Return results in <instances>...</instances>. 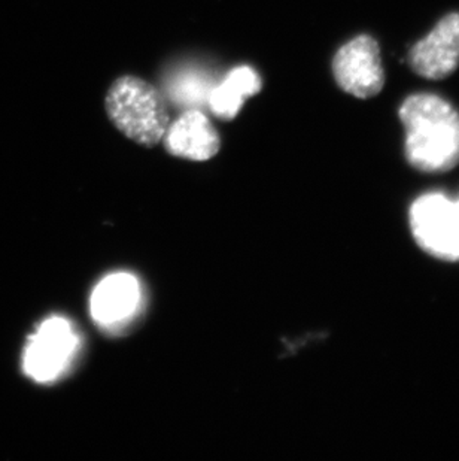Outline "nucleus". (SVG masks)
Instances as JSON below:
<instances>
[{
    "label": "nucleus",
    "mask_w": 459,
    "mask_h": 461,
    "mask_svg": "<svg viewBox=\"0 0 459 461\" xmlns=\"http://www.w3.org/2000/svg\"><path fill=\"white\" fill-rule=\"evenodd\" d=\"M413 238L429 256L459 261L458 215L455 199L443 193L418 197L409 212Z\"/></svg>",
    "instance_id": "obj_3"
},
{
    "label": "nucleus",
    "mask_w": 459,
    "mask_h": 461,
    "mask_svg": "<svg viewBox=\"0 0 459 461\" xmlns=\"http://www.w3.org/2000/svg\"><path fill=\"white\" fill-rule=\"evenodd\" d=\"M163 140L170 154L194 161L212 158L221 145L212 122L199 109H188L169 122Z\"/></svg>",
    "instance_id": "obj_7"
},
{
    "label": "nucleus",
    "mask_w": 459,
    "mask_h": 461,
    "mask_svg": "<svg viewBox=\"0 0 459 461\" xmlns=\"http://www.w3.org/2000/svg\"><path fill=\"white\" fill-rule=\"evenodd\" d=\"M456 202V215H458V244H459V197L455 199Z\"/></svg>",
    "instance_id": "obj_10"
},
{
    "label": "nucleus",
    "mask_w": 459,
    "mask_h": 461,
    "mask_svg": "<svg viewBox=\"0 0 459 461\" xmlns=\"http://www.w3.org/2000/svg\"><path fill=\"white\" fill-rule=\"evenodd\" d=\"M104 106L113 126L143 147L158 144L169 127V109L163 95L133 75L118 78L109 87Z\"/></svg>",
    "instance_id": "obj_2"
},
{
    "label": "nucleus",
    "mask_w": 459,
    "mask_h": 461,
    "mask_svg": "<svg viewBox=\"0 0 459 461\" xmlns=\"http://www.w3.org/2000/svg\"><path fill=\"white\" fill-rule=\"evenodd\" d=\"M78 342L74 326L66 318H48L27 342L22 360L27 376L40 384L56 381L70 365Z\"/></svg>",
    "instance_id": "obj_4"
},
{
    "label": "nucleus",
    "mask_w": 459,
    "mask_h": 461,
    "mask_svg": "<svg viewBox=\"0 0 459 461\" xmlns=\"http://www.w3.org/2000/svg\"><path fill=\"white\" fill-rule=\"evenodd\" d=\"M263 87L260 75L249 66H238L227 75L226 81L209 95V108L221 120H233L247 97Z\"/></svg>",
    "instance_id": "obj_9"
},
{
    "label": "nucleus",
    "mask_w": 459,
    "mask_h": 461,
    "mask_svg": "<svg viewBox=\"0 0 459 461\" xmlns=\"http://www.w3.org/2000/svg\"><path fill=\"white\" fill-rule=\"evenodd\" d=\"M409 65L415 74L427 79H443L459 66V14L443 17L437 26L413 45Z\"/></svg>",
    "instance_id": "obj_6"
},
{
    "label": "nucleus",
    "mask_w": 459,
    "mask_h": 461,
    "mask_svg": "<svg viewBox=\"0 0 459 461\" xmlns=\"http://www.w3.org/2000/svg\"><path fill=\"white\" fill-rule=\"evenodd\" d=\"M140 305V287L130 274L118 272L102 279L90 299L92 317L100 327L122 326Z\"/></svg>",
    "instance_id": "obj_8"
},
{
    "label": "nucleus",
    "mask_w": 459,
    "mask_h": 461,
    "mask_svg": "<svg viewBox=\"0 0 459 461\" xmlns=\"http://www.w3.org/2000/svg\"><path fill=\"white\" fill-rule=\"evenodd\" d=\"M333 74L338 87L358 99H370L381 93L385 72L376 40L360 35L343 45L333 59Z\"/></svg>",
    "instance_id": "obj_5"
},
{
    "label": "nucleus",
    "mask_w": 459,
    "mask_h": 461,
    "mask_svg": "<svg viewBox=\"0 0 459 461\" xmlns=\"http://www.w3.org/2000/svg\"><path fill=\"white\" fill-rule=\"evenodd\" d=\"M409 163L427 174H442L459 163V113L437 95L409 96L400 108Z\"/></svg>",
    "instance_id": "obj_1"
}]
</instances>
